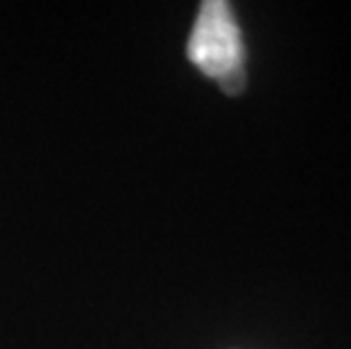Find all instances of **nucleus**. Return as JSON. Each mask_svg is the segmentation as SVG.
<instances>
[{"label": "nucleus", "instance_id": "1", "mask_svg": "<svg viewBox=\"0 0 351 349\" xmlns=\"http://www.w3.org/2000/svg\"><path fill=\"white\" fill-rule=\"evenodd\" d=\"M243 39L229 3L206 0L189 39V59L208 77L220 80L229 93L243 88Z\"/></svg>", "mask_w": 351, "mask_h": 349}]
</instances>
